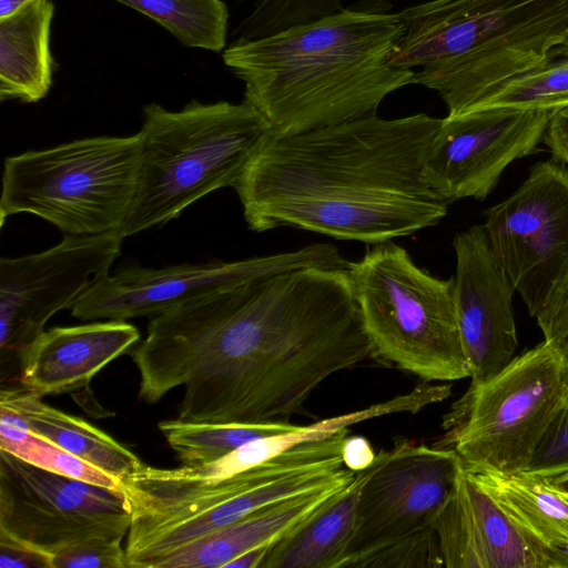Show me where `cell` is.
Wrapping results in <instances>:
<instances>
[{
    "label": "cell",
    "mask_w": 568,
    "mask_h": 568,
    "mask_svg": "<svg viewBox=\"0 0 568 568\" xmlns=\"http://www.w3.org/2000/svg\"><path fill=\"white\" fill-rule=\"evenodd\" d=\"M348 264L335 245L316 243L232 262L184 263L160 268L131 265L101 277L70 310L80 321L153 317L258 276L305 266L347 270Z\"/></svg>",
    "instance_id": "7c38bea8"
},
{
    "label": "cell",
    "mask_w": 568,
    "mask_h": 568,
    "mask_svg": "<svg viewBox=\"0 0 568 568\" xmlns=\"http://www.w3.org/2000/svg\"><path fill=\"white\" fill-rule=\"evenodd\" d=\"M542 142L551 151L554 160L568 164V106L552 112Z\"/></svg>",
    "instance_id": "836d02e7"
},
{
    "label": "cell",
    "mask_w": 568,
    "mask_h": 568,
    "mask_svg": "<svg viewBox=\"0 0 568 568\" xmlns=\"http://www.w3.org/2000/svg\"><path fill=\"white\" fill-rule=\"evenodd\" d=\"M568 106V39L537 65L503 82L463 112L487 109L552 111Z\"/></svg>",
    "instance_id": "d4e9b609"
},
{
    "label": "cell",
    "mask_w": 568,
    "mask_h": 568,
    "mask_svg": "<svg viewBox=\"0 0 568 568\" xmlns=\"http://www.w3.org/2000/svg\"><path fill=\"white\" fill-rule=\"evenodd\" d=\"M469 473L542 545L568 544V501L550 485L548 478L524 471L513 475Z\"/></svg>",
    "instance_id": "603a6c76"
},
{
    "label": "cell",
    "mask_w": 568,
    "mask_h": 568,
    "mask_svg": "<svg viewBox=\"0 0 568 568\" xmlns=\"http://www.w3.org/2000/svg\"><path fill=\"white\" fill-rule=\"evenodd\" d=\"M54 4L33 0L0 19V100L36 103L51 85L53 59L49 48Z\"/></svg>",
    "instance_id": "d6986e66"
},
{
    "label": "cell",
    "mask_w": 568,
    "mask_h": 568,
    "mask_svg": "<svg viewBox=\"0 0 568 568\" xmlns=\"http://www.w3.org/2000/svg\"><path fill=\"white\" fill-rule=\"evenodd\" d=\"M347 272L374 356L426 382L470 376L453 277L432 275L393 241L367 247Z\"/></svg>",
    "instance_id": "52a82bcc"
},
{
    "label": "cell",
    "mask_w": 568,
    "mask_h": 568,
    "mask_svg": "<svg viewBox=\"0 0 568 568\" xmlns=\"http://www.w3.org/2000/svg\"><path fill=\"white\" fill-rule=\"evenodd\" d=\"M33 0H0V19L11 16Z\"/></svg>",
    "instance_id": "74e56055"
},
{
    "label": "cell",
    "mask_w": 568,
    "mask_h": 568,
    "mask_svg": "<svg viewBox=\"0 0 568 568\" xmlns=\"http://www.w3.org/2000/svg\"><path fill=\"white\" fill-rule=\"evenodd\" d=\"M139 339V329L125 321L52 327L20 354V383L40 396L74 392Z\"/></svg>",
    "instance_id": "e0dca14e"
},
{
    "label": "cell",
    "mask_w": 568,
    "mask_h": 568,
    "mask_svg": "<svg viewBox=\"0 0 568 568\" xmlns=\"http://www.w3.org/2000/svg\"><path fill=\"white\" fill-rule=\"evenodd\" d=\"M374 356L347 270L248 280L153 316L133 351L139 399L184 385L178 418L288 422L333 374Z\"/></svg>",
    "instance_id": "6da1fadb"
},
{
    "label": "cell",
    "mask_w": 568,
    "mask_h": 568,
    "mask_svg": "<svg viewBox=\"0 0 568 568\" xmlns=\"http://www.w3.org/2000/svg\"><path fill=\"white\" fill-rule=\"evenodd\" d=\"M464 466L436 523L440 555L448 568H486L464 484Z\"/></svg>",
    "instance_id": "f1b7e54d"
},
{
    "label": "cell",
    "mask_w": 568,
    "mask_h": 568,
    "mask_svg": "<svg viewBox=\"0 0 568 568\" xmlns=\"http://www.w3.org/2000/svg\"><path fill=\"white\" fill-rule=\"evenodd\" d=\"M0 404L18 412L33 433L119 480L143 465L134 453L100 428L48 405L42 396L24 387L2 389Z\"/></svg>",
    "instance_id": "44dd1931"
},
{
    "label": "cell",
    "mask_w": 568,
    "mask_h": 568,
    "mask_svg": "<svg viewBox=\"0 0 568 568\" xmlns=\"http://www.w3.org/2000/svg\"><path fill=\"white\" fill-rule=\"evenodd\" d=\"M464 484L486 568H550L547 547L527 532L466 469Z\"/></svg>",
    "instance_id": "cb8c5ba5"
},
{
    "label": "cell",
    "mask_w": 568,
    "mask_h": 568,
    "mask_svg": "<svg viewBox=\"0 0 568 568\" xmlns=\"http://www.w3.org/2000/svg\"><path fill=\"white\" fill-rule=\"evenodd\" d=\"M568 471V395L549 422L524 473L550 478Z\"/></svg>",
    "instance_id": "f546056e"
},
{
    "label": "cell",
    "mask_w": 568,
    "mask_h": 568,
    "mask_svg": "<svg viewBox=\"0 0 568 568\" xmlns=\"http://www.w3.org/2000/svg\"><path fill=\"white\" fill-rule=\"evenodd\" d=\"M562 495L565 496L566 500L568 501V495H565V494H562Z\"/></svg>",
    "instance_id": "ab89813d"
},
{
    "label": "cell",
    "mask_w": 568,
    "mask_h": 568,
    "mask_svg": "<svg viewBox=\"0 0 568 568\" xmlns=\"http://www.w3.org/2000/svg\"><path fill=\"white\" fill-rule=\"evenodd\" d=\"M567 395L568 371L544 341L470 383L448 416L449 448L468 471L521 473Z\"/></svg>",
    "instance_id": "9c48e42d"
},
{
    "label": "cell",
    "mask_w": 568,
    "mask_h": 568,
    "mask_svg": "<svg viewBox=\"0 0 568 568\" xmlns=\"http://www.w3.org/2000/svg\"><path fill=\"white\" fill-rule=\"evenodd\" d=\"M0 568H52V557L0 534Z\"/></svg>",
    "instance_id": "d6a6232c"
},
{
    "label": "cell",
    "mask_w": 568,
    "mask_h": 568,
    "mask_svg": "<svg viewBox=\"0 0 568 568\" xmlns=\"http://www.w3.org/2000/svg\"><path fill=\"white\" fill-rule=\"evenodd\" d=\"M0 449L48 471L121 489L120 480L33 433L14 409L0 404Z\"/></svg>",
    "instance_id": "83f0119b"
},
{
    "label": "cell",
    "mask_w": 568,
    "mask_h": 568,
    "mask_svg": "<svg viewBox=\"0 0 568 568\" xmlns=\"http://www.w3.org/2000/svg\"><path fill=\"white\" fill-rule=\"evenodd\" d=\"M141 164L140 135L92 136L4 160L1 225L30 213L67 235L120 232Z\"/></svg>",
    "instance_id": "ba28073f"
},
{
    "label": "cell",
    "mask_w": 568,
    "mask_h": 568,
    "mask_svg": "<svg viewBox=\"0 0 568 568\" xmlns=\"http://www.w3.org/2000/svg\"><path fill=\"white\" fill-rule=\"evenodd\" d=\"M442 119L377 114L271 134L234 185L247 227H294L377 244L436 226L448 202L424 165Z\"/></svg>",
    "instance_id": "7a4b0ae2"
},
{
    "label": "cell",
    "mask_w": 568,
    "mask_h": 568,
    "mask_svg": "<svg viewBox=\"0 0 568 568\" xmlns=\"http://www.w3.org/2000/svg\"><path fill=\"white\" fill-rule=\"evenodd\" d=\"M168 30L183 45L220 52L226 43L229 9L222 0H114Z\"/></svg>",
    "instance_id": "4316f807"
},
{
    "label": "cell",
    "mask_w": 568,
    "mask_h": 568,
    "mask_svg": "<svg viewBox=\"0 0 568 568\" xmlns=\"http://www.w3.org/2000/svg\"><path fill=\"white\" fill-rule=\"evenodd\" d=\"M550 568H568V544L547 547Z\"/></svg>",
    "instance_id": "8d00e7d4"
},
{
    "label": "cell",
    "mask_w": 568,
    "mask_h": 568,
    "mask_svg": "<svg viewBox=\"0 0 568 568\" xmlns=\"http://www.w3.org/2000/svg\"><path fill=\"white\" fill-rule=\"evenodd\" d=\"M270 547L271 545H264L250 549L235 557L225 567L261 568Z\"/></svg>",
    "instance_id": "d590c367"
},
{
    "label": "cell",
    "mask_w": 568,
    "mask_h": 568,
    "mask_svg": "<svg viewBox=\"0 0 568 568\" xmlns=\"http://www.w3.org/2000/svg\"><path fill=\"white\" fill-rule=\"evenodd\" d=\"M545 342L568 371V274L535 317Z\"/></svg>",
    "instance_id": "1f68e13d"
},
{
    "label": "cell",
    "mask_w": 568,
    "mask_h": 568,
    "mask_svg": "<svg viewBox=\"0 0 568 568\" xmlns=\"http://www.w3.org/2000/svg\"><path fill=\"white\" fill-rule=\"evenodd\" d=\"M361 470L312 516L273 542L261 568H339L355 523Z\"/></svg>",
    "instance_id": "7402d4cb"
},
{
    "label": "cell",
    "mask_w": 568,
    "mask_h": 568,
    "mask_svg": "<svg viewBox=\"0 0 568 568\" xmlns=\"http://www.w3.org/2000/svg\"><path fill=\"white\" fill-rule=\"evenodd\" d=\"M404 33L399 13L345 9L268 37L235 41L224 64L272 134L291 135L376 115L416 71L389 59Z\"/></svg>",
    "instance_id": "3957f363"
},
{
    "label": "cell",
    "mask_w": 568,
    "mask_h": 568,
    "mask_svg": "<svg viewBox=\"0 0 568 568\" xmlns=\"http://www.w3.org/2000/svg\"><path fill=\"white\" fill-rule=\"evenodd\" d=\"M138 133L140 174L120 230L124 237L162 226L209 193L234 187L272 134L263 116L245 101L195 100L179 111L145 105Z\"/></svg>",
    "instance_id": "8992f818"
},
{
    "label": "cell",
    "mask_w": 568,
    "mask_h": 568,
    "mask_svg": "<svg viewBox=\"0 0 568 568\" xmlns=\"http://www.w3.org/2000/svg\"><path fill=\"white\" fill-rule=\"evenodd\" d=\"M298 426L288 422L209 424L179 418L158 424L165 440L185 466L209 464L248 442L292 432Z\"/></svg>",
    "instance_id": "484cf974"
},
{
    "label": "cell",
    "mask_w": 568,
    "mask_h": 568,
    "mask_svg": "<svg viewBox=\"0 0 568 568\" xmlns=\"http://www.w3.org/2000/svg\"><path fill=\"white\" fill-rule=\"evenodd\" d=\"M404 33L389 63L422 68L414 84L456 115L568 39V0H430L398 12Z\"/></svg>",
    "instance_id": "277c9868"
},
{
    "label": "cell",
    "mask_w": 568,
    "mask_h": 568,
    "mask_svg": "<svg viewBox=\"0 0 568 568\" xmlns=\"http://www.w3.org/2000/svg\"><path fill=\"white\" fill-rule=\"evenodd\" d=\"M550 485L561 494L568 495V471L548 478Z\"/></svg>",
    "instance_id": "f35d334b"
},
{
    "label": "cell",
    "mask_w": 568,
    "mask_h": 568,
    "mask_svg": "<svg viewBox=\"0 0 568 568\" xmlns=\"http://www.w3.org/2000/svg\"><path fill=\"white\" fill-rule=\"evenodd\" d=\"M485 215L493 255L536 317L568 274V169L556 160L536 163Z\"/></svg>",
    "instance_id": "4fadbf2b"
},
{
    "label": "cell",
    "mask_w": 568,
    "mask_h": 568,
    "mask_svg": "<svg viewBox=\"0 0 568 568\" xmlns=\"http://www.w3.org/2000/svg\"><path fill=\"white\" fill-rule=\"evenodd\" d=\"M121 541L95 538L72 545L52 557V568H128Z\"/></svg>",
    "instance_id": "4dcf8cb0"
},
{
    "label": "cell",
    "mask_w": 568,
    "mask_h": 568,
    "mask_svg": "<svg viewBox=\"0 0 568 568\" xmlns=\"http://www.w3.org/2000/svg\"><path fill=\"white\" fill-rule=\"evenodd\" d=\"M376 454L368 440L361 436L346 437L343 446L344 465L358 471L368 467L375 459Z\"/></svg>",
    "instance_id": "e575fe53"
},
{
    "label": "cell",
    "mask_w": 568,
    "mask_h": 568,
    "mask_svg": "<svg viewBox=\"0 0 568 568\" xmlns=\"http://www.w3.org/2000/svg\"><path fill=\"white\" fill-rule=\"evenodd\" d=\"M453 247L457 325L471 383H483L514 358L518 345L515 288L493 255L484 224L457 233Z\"/></svg>",
    "instance_id": "2e32d148"
},
{
    "label": "cell",
    "mask_w": 568,
    "mask_h": 568,
    "mask_svg": "<svg viewBox=\"0 0 568 568\" xmlns=\"http://www.w3.org/2000/svg\"><path fill=\"white\" fill-rule=\"evenodd\" d=\"M125 237L120 232L65 235L34 254L0 260V349L20 354L59 311L71 308L110 273Z\"/></svg>",
    "instance_id": "5bb4252c"
},
{
    "label": "cell",
    "mask_w": 568,
    "mask_h": 568,
    "mask_svg": "<svg viewBox=\"0 0 568 568\" xmlns=\"http://www.w3.org/2000/svg\"><path fill=\"white\" fill-rule=\"evenodd\" d=\"M348 428L300 444L220 480L142 465L120 479L130 511L128 568H151L160 557L268 504L324 486L347 473Z\"/></svg>",
    "instance_id": "5b68a950"
},
{
    "label": "cell",
    "mask_w": 568,
    "mask_h": 568,
    "mask_svg": "<svg viewBox=\"0 0 568 568\" xmlns=\"http://www.w3.org/2000/svg\"><path fill=\"white\" fill-rule=\"evenodd\" d=\"M436 402L435 390L420 385L409 393L374 404L367 408L298 426L283 434L262 437L248 442L230 454L204 465L185 466L182 469L207 480H220L255 467L300 444L331 437L348 426L389 414H415Z\"/></svg>",
    "instance_id": "ffe728a7"
},
{
    "label": "cell",
    "mask_w": 568,
    "mask_h": 568,
    "mask_svg": "<svg viewBox=\"0 0 568 568\" xmlns=\"http://www.w3.org/2000/svg\"><path fill=\"white\" fill-rule=\"evenodd\" d=\"M130 525L122 489L54 474L0 449V534L53 557L90 539L122 540Z\"/></svg>",
    "instance_id": "8fae6325"
},
{
    "label": "cell",
    "mask_w": 568,
    "mask_h": 568,
    "mask_svg": "<svg viewBox=\"0 0 568 568\" xmlns=\"http://www.w3.org/2000/svg\"><path fill=\"white\" fill-rule=\"evenodd\" d=\"M463 466L449 447L403 440L381 450L361 470L354 529L339 568H356L373 551L435 535Z\"/></svg>",
    "instance_id": "30bf717a"
},
{
    "label": "cell",
    "mask_w": 568,
    "mask_h": 568,
    "mask_svg": "<svg viewBox=\"0 0 568 568\" xmlns=\"http://www.w3.org/2000/svg\"><path fill=\"white\" fill-rule=\"evenodd\" d=\"M356 471L312 490L261 507L241 519L209 532L156 559L152 568L225 567L239 555L272 545L347 486Z\"/></svg>",
    "instance_id": "ac0fdd59"
},
{
    "label": "cell",
    "mask_w": 568,
    "mask_h": 568,
    "mask_svg": "<svg viewBox=\"0 0 568 568\" xmlns=\"http://www.w3.org/2000/svg\"><path fill=\"white\" fill-rule=\"evenodd\" d=\"M554 111L487 109L446 115L426 155V183L448 203L484 201L513 161L537 150Z\"/></svg>",
    "instance_id": "9a60e30c"
}]
</instances>
